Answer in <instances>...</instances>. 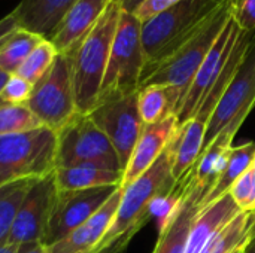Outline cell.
<instances>
[{"label":"cell","instance_id":"6da1fadb","mask_svg":"<svg viewBox=\"0 0 255 253\" xmlns=\"http://www.w3.org/2000/svg\"><path fill=\"white\" fill-rule=\"evenodd\" d=\"M175 186L170 155L166 151L133 183L123 188L114 221L94 253H123L140 228L152 219V201Z\"/></svg>","mask_w":255,"mask_h":253},{"label":"cell","instance_id":"7a4b0ae2","mask_svg":"<svg viewBox=\"0 0 255 253\" xmlns=\"http://www.w3.org/2000/svg\"><path fill=\"white\" fill-rule=\"evenodd\" d=\"M230 0H181L142 24L145 67L142 78L190 40ZM142 81V79H140Z\"/></svg>","mask_w":255,"mask_h":253},{"label":"cell","instance_id":"3957f363","mask_svg":"<svg viewBox=\"0 0 255 253\" xmlns=\"http://www.w3.org/2000/svg\"><path fill=\"white\" fill-rule=\"evenodd\" d=\"M120 13V1L111 0L93 30L70 51L75 104L81 115H88L97 104Z\"/></svg>","mask_w":255,"mask_h":253},{"label":"cell","instance_id":"277c9868","mask_svg":"<svg viewBox=\"0 0 255 253\" xmlns=\"http://www.w3.org/2000/svg\"><path fill=\"white\" fill-rule=\"evenodd\" d=\"M232 13H233V4L229 1L190 40H187L181 48H178L170 57H167L158 66L151 69L142 78L139 89L149 85L169 86L179 97V106H181L182 98L191 81L194 79L199 67L205 61L206 55L209 54L211 48L214 46L217 37L220 36L221 30L224 28Z\"/></svg>","mask_w":255,"mask_h":253},{"label":"cell","instance_id":"5b68a950","mask_svg":"<svg viewBox=\"0 0 255 253\" xmlns=\"http://www.w3.org/2000/svg\"><path fill=\"white\" fill-rule=\"evenodd\" d=\"M143 67L142 22L121 9L97 103L137 92Z\"/></svg>","mask_w":255,"mask_h":253},{"label":"cell","instance_id":"8992f818","mask_svg":"<svg viewBox=\"0 0 255 253\" xmlns=\"http://www.w3.org/2000/svg\"><path fill=\"white\" fill-rule=\"evenodd\" d=\"M57 169V133L40 127L0 136V186L25 179H42Z\"/></svg>","mask_w":255,"mask_h":253},{"label":"cell","instance_id":"52a82bcc","mask_svg":"<svg viewBox=\"0 0 255 253\" xmlns=\"http://www.w3.org/2000/svg\"><path fill=\"white\" fill-rule=\"evenodd\" d=\"M27 106L43 127L55 133L78 113L70 52H58L51 69L33 85Z\"/></svg>","mask_w":255,"mask_h":253},{"label":"cell","instance_id":"ba28073f","mask_svg":"<svg viewBox=\"0 0 255 253\" xmlns=\"http://www.w3.org/2000/svg\"><path fill=\"white\" fill-rule=\"evenodd\" d=\"M90 164L123 171L120 158L106 137L88 115L76 113L57 131V169Z\"/></svg>","mask_w":255,"mask_h":253},{"label":"cell","instance_id":"9c48e42d","mask_svg":"<svg viewBox=\"0 0 255 253\" xmlns=\"http://www.w3.org/2000/svg\"><path fill=\"white\" fill-rule=\"evenodd\" d=\"M255 106V31L247 54L238 67L233 79L217 103L205 133L203 149L208 148L217 136L227 127L241 128ZM202 149V151H203Z\"/></svg>","mask_w":255,"mask_h":253},{"label":"cell","instance_id":"30bf717a","mask_svg":"<svg viewBox=\"0 0 255 253\" xmlns=\"http://www.w3.org/2000/svg\"><path fill=\"white\" fill-rule=\"evenodd\" d=\"M137 92L99 101L88 113L112 143L123 173L145 127L137 107Z\"/></svg>","mask_w":255,"mask_h":253},{"label":"cell","instance_id":"8fae6325","mask_svg":"<svg viewBox=\"0 0 255 253\" xmlns=\"http://www.w3.org/2000/svg\"><path fill=\"white\" fill-rule=\"evenodd\" d=\"M118 188L120 186H102L84 191H57L43 245L49 248L66 239L102 209Z\"/></svg>","mask_w":255,"mask_h":253},{"label":"cell","instance_id":"7c38bea8","mask_svg":"<svg viewBox=\"0 0 255 253\" xmlns=\"http://www.w3.org/2000/svg\"><path fill=\"white\" fill-rule=\"evenodd\" d=\"M239 33H241V28L236 24L235 16L232 13V16L227 19L224 28L221 30L220 36L217 37V40H215L214 46L211 48L209 54L206 55L205 61L199 67L194 79L191 81V84L182 98V103L176 113L179 124H184L185 121L191 119L196 115L200 103L203 101L206 94L211 91V88L215 85L220 73L223 72L224 64L235 46V42H236Z\"/></svg>","mask_w":255,"mask_h":253},{"label":"cell","instance_id":"4fadbf2b","mask_svg":"<svg viewBox=\"0 0 255 253\" xmlns=\"http://www.w3.org/2000/svg\"><path fill=\"white\" fill-rule=\"evenodd\" d=\"M57 197L54 173L37 179L27 192L12 227L9 242L16 246L25 243H43Z\"/></svg>","mask_w":255,"mask_h":253},{"label":"cell","instance_id":"5bb4252c","mask_svg":"<svg viewBox=\"0 0 255 253\" xmlns=\"http://www.w3.org/2000/svg\"><path fill=\"white\" fill-rule=\"evenodd\" d=\"M178 125L179 122L176 115H172L157 124L143 127V131L124 169L121 186L133 183L158 160L173 139Z\"/></svg>","mask_w":255,"mask_h":253},{"label":"cell","instance_id":"9a60e30c","mask_svg":"<svg viewBox=\"0 0 255 253\" xmlns=\"http://www.w3.org/2000/svg\"><path fill=\"white\" fill-rule=\"evenodd\" d=\"M123 188L120 186L112 197L99 209L90 219H87L81 227H78L73 233H70L66 239L48 248L49 253H88L93 252L106 231L109 230L114 216L117 213L120 200H121Z\"/></svg>","mask_w":255,"mask_h":253},{"label":"cell","instance_id":"2e32d148","mask_svg":"<svg viewBox=\"0 0 255 253\" xmlns=\"http://www.w3.org/2000/svg\"><path fill=\"white\" fill-rule=\"evenodd\" d=\"M111 0H78L64 15L51 39L58 52L73 51L97 24Z\"/></svg>","mask_w":255,"mask_h":253},{"label":"cell","instance_id":"e0dca14e","mask_svg":"<svg viewBox=\"0 0 255 253\" xmlns=\"http://www.w3.org/2000/svg\"><path fill=\"white\" fill-rule=\"evenodd\" d=\"M239 213L241 210L235 204L230 194H226L212 204L199 209L191 222L184 253H202L206 245L217 237L223 228Z\"/></svg>","mask_w":255,"mask_h":253},{"label":"cell","instance_id":"ac0fdd59","mask_svg":"<svg viewBox=\"0 0 255 253\" xmlns=\"http://www.w3.org/2000/svg\"><path fill=\"white\" fill-rule=\"evenodd\" d=\"M78 0H21L13 9L21 28L51 40L64 15Z\"/></svg>","mask_w":255,"mask_h":253},{"label":"cell","instance_id":"d6986e66","mask_svg":"<svg viewBox=\"0 0 255 253\" xmlns=\"http://www.w3.org/2000/svg\"><path fill=\"white\" fill-rule=\"evenodd\" d=\"M206 124L191 118L178 125V130L170 140L167 151L172 164V177L178 182L196 164L203 149Z\"/></svg>","mask_w":255,"mask_h":253},{"label":"cell","instance_id":"ffe728a7","mask_svg":"<svg viewBox=\"0 0 255 253\" xmlns=\"http://www.w3.org/2000/svg\"><path fill=\"white\" fill-rule=\"evenodd\" d=\"M188 176H190V183L182 207L178 216L173 219V222L164 231L158 233V240L152 253H184L191 222L197 215L199 204L203 198V192L193 182L191 170L188 171Z\"/></svg>","mask_w":255,"mask_h":253},{"label":"cell","instance_id":"44dd1931","mask_svg":"<svg viewBox=\"0 0 255 253\" xmlns=\"http://www.w3.org/2000/svg\"><path fill=\"white\" fill-rule=\"evenodd\" d=\"M57 191H84L102 186H121L123 171L90 164L58 167L54 171Z\"/></svg>","mask_w":255,"mask_h":253},{"label":"cell","instance_id":"7402d4cb","mask_svg":"<svg viewBox=\"0 0 255 253\" xmlns=\"http://www.w3.org/2000/svg\"><path fill=\"white\" fill-rule=\"evenodd\" d=\"M254 155L255 143L253 142H248V143L239 145V146H232L224 170L221 171V174L217 179V182L214 183V186L202 198L199 209H203V207L212 204L214 201H217L218 198L224 197L226 194H229L233 183L251 167Z\"/></svg>","mask_w":255,"mask_h":253},{"label":"cell","instance_id":"603a6c76","mask_svg":"<svg viewBox=\"0 0 255 253\" xmlns=\"http://www.w3.org/2000/svg\"><path fill=\"white\" fill-rule=\"evenodd\" d=\"M137 107L142 122L145 125H152L172 115H176L179 107V97L169 86L149 85L139 89Z\"/></svg>","mask_w":255,"mask_h":253},{"label":"cell","instance_id":"cb8c5ba5","mask_svg":"<svg viewBox=\"0 0 255 253\" xmlns=\"http://www.w3.org/2000/svg\"><path fill=\"white\" fill-rule=\"evenodd\" d=\"M42 39L43 37L25 28L19 27L15 30L0 46V69L9 75L16 73L21 64Z\"/></svg>","mask_w":255,"mask_h":253},{"label":"cell","instance_id":"d4e9b609","mask_svg":"<svg viewBox=\"0 0 255 253\" xmlns=\"http://www.w3.org/2000/svg\"><path fill=\"white\" fill-rule=\"evenodd\" d=\"M254 221L255 213L241 212L206 245L202 253H233L248 240Z\"/></svg>","mask_w":255,"mask_h":253},{"label":"cell","instance_id":"484cf974","mask_svg":"<svg viewBox=\"0 0 255 253\" xmlns=\"http://www.w3.org/2000/svg\"><path fill=\"white\" fill-rule=\"evenodd\" d=\"M37 179H25L0 186V242L9 239L16 213Z\"/></svg>","mask_w":255,"mask_h":253},{"label":"cell","instance_id":"4316f807","mask_svg":"<svg viewBox=\"0 0 255 253\" xmlns=\"http://www.w3.org/2000/svg\"><path fill=\"white\" fill-rule=\"evenodd\" d=\"M43 127L27 104H0V136L18 134Z\"/></svg>","mask_w":255,"mask_h":253},{"label":"cell","instance_id":"83f0119b","mask_svg":"<svg viewBox=\"0 0 255 253\" xmlns=\"http://www.w3.org/2000/svg\"><path fill=\"white\" fill-rule=\"evenodd\" d=\"M57 55L58 51L54 46V43L48 39H42L37 43V46L30 52V55L25 58V61L21 64L16 75L22 76L24 79H27L34 85L51 69Z\"/></svg>","mask_w":255,"mask_h":253},{"label":"cell","instance_id":"f1b7e54d","mask_svg":"<svg viewBox=\"0 0 255 253\" xmlns=\"http://www.w3.org/2000/svg\"><path fill=\"white\" fill-rule=\"evenodd\" d=\"M229 194L241 212L255 213V173L251 167L233 183Z\"/></svg>","mask_w":255,"mask_h":253},{"label":"cell","instance_id":"f546056e","mask_svg":"<svg viewBox=\"0 0 255 253\" xmlns=\"http://www.w3.org/2000/svg\"><path fill=\"white\" fill-rule=\"evenodd\" d=\"M31 91H33V84L24 79L22 76L13 73L9 76L0 94V98L9 104H27Z\"/></svg>","mask_w":255,"mask_h":253},{"label":"cell","instance_id":"4dcf8cb0","mask_svg":"<svg viewBox=\"0 0 255 253\" xmlns=\"http://www.w3.org/2000/svg\"><path fill=\"white\" fill-rule=\"evenodd\" d=\"M179 1L181 0H143L136 7V10L133 12V15L143 24V22L155 18L157 15L169 10L170 7H173Z\"/></svg>","mask_w":255,"mask_h":253},{"label":"cell","instance_id":"1f68e13d","mask_svg":"<svg viewBox=\"0 0 255 253\" xmlns=\"http://www.w3.org/2000/svg\"><path fill=\"white\" fill-rule=\"evenodd\" d=\"M236 24L244 31H255V0H241L233 6Z\"/></svg>","mask_w":255,"mask_h":253},{"label":"cell","instance_id":"d6a6232c","mask_svg":"<svg viewBox=\"0 0 255 253\" xmlns=\"http://www.w3.org/2000/svg\"><path fill=\"white\" fill-rule=\"evenodd\" d=\"M19 28V24H18V19L13 13V10L10 13H7L6 16H3L0 19V46L4 43V40L15 31Z\"/></svg>","mask_w":255,"mask_h":253},{"label":"cell","instance_id":"836d02e7","mask_svg":"<svg viewBox=\"0 0 255 253\" xmlns=\"http://www.w3.org/2000/svg\"><path fill=\"white\" fill-rule=\"evenodd\" d=\"M16 253H49V251L43 243H25L18 248Z\"/></svg>","mask_w":255,"mask_h":253},{"label":"cell","instance_id":"e575fe53","mask_svg":"<svg viewBox=\"0 0 255 253\" xmlns=\"http://www.w3.org/2000/svg\"><path fill=\"white\" fill-rule=\"evenodd\" d=\"M118 1H120V6H121L123 10L133 13V12L136 10V7H137L143 0H118Z\"/></svg>","mask_w":255,"mask_h":253},{"label":"cell","instance_id":"d590c367","mask_svg":"<svg viewBox=\"0 0 255 253\" xmlns=\"http://www.w3.org/2000/svg\"><path fill=\"white\" fill-rule=\"evenodd\" d=\"M19 246H16L15 243L9 242V240H4V242H0V253H16Z\"/></svg>","mask_w":255,"mask_h":253},{"label":"cell","instance_id":"8d00e7d4","mask_svg":"<svg viewBox=\"0 0 255 253\" xmlns=\"http://www.w3.org/2000/svg\"><path fill=\"white\" fill-rule=\"evenodd\" d=\"M244 253H255V233H250V237L244 246Z\"/></svg>","mask_w":255,"mask_h":253},{"label":"cell","instance_id":"74e56055","mask_svg":"<svg viewBox=\"0 0 255 253\" xmlns=\"http://www.w3.org/2000/svg\"><path fill=\"white\" fill-rule=\"evenodd\" d=\"M9 73H6L4 70H1L0 69V94H1V91H3V88H4V85H6V82H7V79H9Z\"/></svg>","mask_w":255,"mask_h":253},{"label":"cell","instance_id":"f35d334b","mask_svg":"<svg viewBox=\"0 0 255 253\" xmlns=\"http://www.w3.org/2000/svg\"><path fill=\"white\" fill-rule=\"evenodd\" d=\"M244 246H245V243H244L242 246H239V248H238V249H236L233 253H244Z\"/></svg>","mask_w":255,"mask_h":253},{"label":"cell","instance_id":"ab89813d","mask_svg":"<svg viewBox=\"0 0 255 253\" xmlns=\"http://www.w3.org/2000/svg\"><path fill=\"white\" fill-rule=\"evenodd\" d=\"M251 169L254 170V173H255V155H254V160H253V163H251Z\"/></svg>","mask_w":255,"mask_h":253},{"label":"cell","instance_id":"60d3db41","mask_svg":"<svg viewBox=\"0 0 255 253\" xmlns=\"http://www.w3.org/2000/svg\"><path fill=\"white\" fill-rule=\"evenodd\" d=\"M239 1H241V0H230V3H232L233 6H236V4H238Z\"/></svg>","mask_w":255,"mask_h":253},{"label":"cell","instance_id":"b9f144b4","mask_svg":"<svg viewBox=\"0 0 255 253\" xmlns=\"http://www.w3.org/2000/svg\"><path fill=\"white\" fill-rule=\"evenodd\" d=\"M251 233H255V221H254V225H253V228H251Z\"/></svg>","mask_w":255,"mask_h":253},{"label":"cell","instance_id":"7bdbcfd3","mask_svg":"<svg viewBox=\"0 0 255 253\" xmlns=\"http://www.w3.org/2000/svg\"><path fill=\"white\" fill-rule=\"evenodd\" d=\"M88 253H94V252H88Z\"/></svg>","mask_w":255,"mask_h":253}]
</instances>
